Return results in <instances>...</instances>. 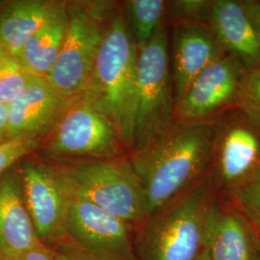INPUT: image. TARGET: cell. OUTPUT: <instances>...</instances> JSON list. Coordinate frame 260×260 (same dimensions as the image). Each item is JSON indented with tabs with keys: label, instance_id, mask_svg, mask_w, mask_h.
Here are the masks:
<instances>
[{
	"label": "cell",
	"instance_id": "obj_1",
	"mask_svg": "<svg viewBox=\"0 0 260 260\" xmlns=\"http://www.w3.org/2000/svg\"><path fill=\"white\" fill-rule=\"evenodd\" d=\"M214 123L177 125L129 158L144 187L148 216L184 193L211 167Z\"/></svg>",
	"mask_w": 260,
	"mask_h": 260
},
{
	"label": "cell",
	"instance_id": "obj_2",
	"mask_svg": "<svg viewBox=\"0 0 260 260\" xmlns=\"http://www.w3.org/2000/svg\"><path fill=\"white\" fill-rule=\"evenodd\" d=\"M137 54L119 5L80 94L111 121L129 153L135 121Z\"/></svg>",
	"mask_w": 260,
	"mask_h": 260
},
{
	"label": "cell",
	"instance_id": "obj_3",
	"mask_svg": "<svg viewBox=\"0 0 260 260\" xmlns=\"http://www.w3.org/2000/svg\"><path fill=\"white\" fill-rule=\"evenodd\" d=\"M218 190L211 170L184 193L141 223L137 260H196L203 250L205 215Z\"/></svg>",
	"mask_w": 260,
	"mask_h": 260
},
{
	"label": "cell",
	"instance_id": "obj_4",
	"mask_svg": "<svg viewBox=\"0 0 260 260\" xmlns=\"http://www.w3.org/2000/svg\"><path fill=\"white\" fill-rule=\"evenodd\" d=\"M53 163L72 198L93 203L135 229L147 219L145 190L129 153Z\"/></svg>",
	"mask_w": 260,
	"mask_h": 260
},
{
	"label": "cell",
	"instance_id": "obj_5",
	"mask_svg": "<svg viewBox=\"0 0 260 260\" xmlns=\"http://www.w3.org/2000/svg\"><path fill=\"white\" fill-rule=\"evenodd\" d=\"M137 50L135 121L130 152L146 149L177 123L166 21Z\"/></svg>",
	"mask_w": 260,
	"mask_h": 260
},
{
	"label": "cell",
	"instance_id": "obj_6",
	"mask_svg": "<svg viewBox=\"0 0 260 260\" xmlns=\"http://www.w3.org/2000/svg\"><path fill=\"white\" fill-rule=\"evenodd\" d=\"M118 6L114 1H68L65 41L46 77L66 98L74 99L82 93Z\"/></svg>",
	"mask_w": 260,
	"mask_h": 260
},
{
	"label": "cell",
	"instance_id": "obj_7",
	"mask_svg": "<svg viewBox=\"0 0 260 260\" xmlns=\"http://www.w3.org/2000/svg\"><path fill=\"white\" fill-rule=\"evenodd\" d=\"M35 152L39 157L53 162L129 153L111 121L80 95L67 104Z\"/></svg>",
	"mask_w": 260,
	"mask_h": 260
},
{
	"label": "cell",
	"instance_id": "obj_8",
	"mask_svg": "<svg viewBox=\"0 0 260 260\" xmlns=\"http://www.w3.org/2000/svg\"><path fill=\"white\" fill-rule=\"evenodd\" d=\"M29 156L19 162L24 199L39 240L51 247L67 237L73 198L52 161Z\"/></svg>",
	"mask_w": 260,
	"mask_h": 260
},
{
	"label": "cell",
	"instance_id": "obj_9",
	"mask_svg": "<svg viewBox=\"0 0 260 260\" xmlns=\"http://www.w3.org/2000/svg\"><path fill=\"white\" fill-rule=\"evenodd\" d=\"M211 173L218 189L228 190L260 166V126L238 108L214 122Z\"/></svg>",
	"mask_w": 260,
	"mask_h": 260
},
{
	"label": "cell",
	"instance_id": "obj_10",
	"mask_svg": "<svg viewBox=\"0 0 260 260\" xmlns=\"http://www.w3.org/2000/svg\"><path fill=\"white\" fill-rule=\"evenodd\" d=\"M245 71L228 55L208 66L196 77L176 105L177 123H214L224 113L237 108Z\"/></svg>",
	"mask_w": 260,
	"mask_h": 260
},
{
	"label": "cell",
	"instance_id": "obj_11",
	"mask_svg": "<svg viewBox=\"0 0 260 260\" xmlns=\"http://www.w3.org/2000/svg\"><path fill=\"white\" fill-rule=\"evenodd\" d=\"M131 223L102 207L73 198L67 220V237L88 251L118 260H137Z\"/></svg>",
	"mask_w": 260,
	"mask_h": 260
},
{
	"label": "cell",
	"instance_id": "obj_12",
	"mask_svg": "<svg viewBox=\"0 0 260 260\" xmlns=\"http://www.w3.org/2000/svg\"><path fill=\"white\" fill-rule=\"evenodd\" d=\"M203 248L210 260H260V236L230 204L215 200L205 215Z\"/></svg>",
	"mask_w": 260,
	"mask_h": 260
},
{
	"label": "cell",
	"instance_id": "obj_13",
	"mask_svg": "<svg viewBox=\"0 0 260 260\" xmlns=\"http://www.w3.org/2000/svg\"><path fill=\"white\" fill-rule=\"evenodd\" d=\"M170 55L177 105L196 77L224 54L208 25L176 22L170 38Z\"/></svg>",
	"mask_w": 260,
	"mask_h": 260
},
{
	"label": "cell",
	"instance_id": "obj_14",
	"mask_svg": "<svg viewBox=\"0 0 260 260\" xmlns=\"http://www.w3.org/2000/svg\"><path fill=\"white\" fill-rule=\"evenodd\" d=\"M42 243L28 211L19 163L0 176V252L19 260Z\"/></svg>",
	"mask_w": 260,
	"mask_h": 260
},
{
	"label": "cell",
	"instance_id": "obj_15",
	"mask_svg": "<svg viewBox=\"0 0 260 260\" xmlns=\"http://www.w3.org/2000/svg\"><path fill=\"white\" fill-rule=\"evenodd\" d=\"M71 100L59 93L46 77L37 76L19 100L8 106L7 138L42 139Z\"/></svg>",
	"mask_w": 260,
	"mask_h": 260
},
{
	"label": "cell",
	"instance_id": "obj_16",
	"mask_svg": "<svg viewBox=\"0 0 260 260\" xmlns=\"http://www.w3.org/2000/svg\"><path fill=\"white\" fill-rule=\"evenodd\" d=\"M209 27L224 55L245 70L260 65L254 29L242 1L214 0Z\"/></svg>",
	"mask_w": 260,
	"mask_h": 260
},
{
	"label": "cell",
	"instance_id": "obj_17",
	"mask_svg": "<svg viewBox=\"0 0 260 260\" xmlns=\"http://www.w3.org/2000/svg\"><path fill=\"white\" fill-rule=\"evenodd\" d=\"M68 22V1L56 0L42 26L28 40L16 59L33 75L47 77L61 52Z\"/></svg>",
	"mask_w": 260,
	"mask_h": 260
},
{
	"label": "cell",
	"instance_id": "obj_18",
	"mask_svg": "<svg viewBox=\"0 0 260 260\" xmlns=\"http://www.w3.org/2000/svg\"><path fill=\"white\" fill-rule=\"evenodd\" d=\"M56 0H8L0 13V47L17 58L47 19Z\"/></svg>",
	"mask_w": 260,
	"mask_h": 260
},
{
	"label": "cell",
	"instance_id": "obj_19",
	"mask_svg": "<svg viewBox=\"0 0 260 260\" xmlns=\"http://www.w3.org/2000/svg\"><path fill=\"white\" fill-rule=\"evenodd\" d=\"M121 6L125 26L137 49L144 47L166 21L168 1L126 0Z\"/></svg>",
	"mask_w": 260,
	"mask_h": 260
},
{
	"label": "cell",
	"instance_id": "obj_20",
	"mask_svg": "<svg viewBox=\"0 0 260 260\" xmlns=\"http://www.w3.org/2000/svg\"><path fill=\"white\" fill-rule=\"evenodd\" d=\"M224 192L230 205L251 223L260 236V166Z\"/></svg>",
	"mask_w": 260,
	"mask_h": 260
},
{
	"label": "cell",
	"instance_id": "obj_21",
	"mask_svg": "<svg viewBox=\"0 0 260 260\" xmlns=\"http://www.w3.org/2000/svg\"><path fill=\"white\" fill-rule=\"evenodd\" d=\"M36 77L16 58H9L0 67V104L9 106L17 102Z\"/></svg>",
	"mask_w": 260,
	"mask_h": 260
},
{
	"label": "cell",
	"instance_id": "obj_22",
	"mask_svg": "<svg viewBox=\"0 0 260 260\" xmlns=\"http://www.w3.org/2000/svg\"><path fill=\"white\" fill-rule=\"evenodd\" d=\"M237 108L260 126V65L245 71L239 87Z\"/></svg>",
	"mask_w": 260,
	"mask_h": 260
},
{
	"label": "cell",
	"instance_id": "obj_23",
	"mask_svg": "<svg viewBox=\"0 0 260 260\" xmlns=\"http://www.w3.org/2000/svg\"><path fill=\"white\" fill-rule=\"evenodd\" d=\"M214 0L168 1L167 16L176 22H196L209 26Z\"/></svg>",
	"mask_w": 260,
	"mask_h": 260
},
{
	"label": "cell",
	"instance_id": "obj_24",
	"mask_svg": "<svg viewBox=\"0 0 260 260\" xmlns=\"http://www.w3.org/2000/svg\"><path fill=\"white\" fill-rule=\"evenodd\" d=\"M41 139L34 137H17L0 145V176L18 164L23 158L35 153Z\"/></svg>",
	"mask_w": 260,
	"mask_h": 260
},
{
	"label": "cell",
	"instance_id": "obj_25",
	"mask_svg": "<svg viewBox=\"0 0 260 260\" xmlns=\"http://www.w3.org/2000/svg\"><path fill=\"white\" fill-rule=\"evenodd\" d=\"M48 248L54 260H118L88 251L69 238Z\"/></svg>",
	"mask_w": 260,
	"mask_h": 260
},
{
	"label": "cell",
	"instance_id": "obj_26",
	"mask_svg": "<svg viewBox=\"0 0 260 260\" xmlns=\"http://www.w3.org/2000/svg\"><path fill=\"white\" fill-rule=\"evenodd\" d=\"M242 2L251 19L260 53V1L246 0Z\"/></svg>",
	"mask_w": 260,
	"mask_h": 260
},
{
	"label": "cell",
	"instance_id": "obj_27",
	"mask_svg": "<svg viewBox=\"0 0 260 260\" xmlns=\"http://www.w3.org/2000/svg\"><path fill=\"white\" fill-rule=\"evenodd\" d=\"M19 260H54L49 248L41 244L33 250L26 252Z\"/></svg>",
	"mask_w": 260,
	"mask_h": 260
},
{
	"label": "cell",
	"instance_id": "obj_28",
	"mask_svg": "<svg viewBox=\"0 0 260 260\" xmlns=\"http://www.w3.org/2000/svg\"><path fill=\"white\" fill-rule=\"evenodd\" d=\"M8 134V106L0 104V145L6 142Z\"/></svg>",
	"mask_w": 260,
	"mask_h": 260
},
{
	"label": "cell",
	"instance_id": "obj_29",
	"mask_svg": "<svg viewBox=\"0 0 260 260\" xmlns=\"http://www.w3.org/2000/svg\"><path fill=\"white\" fill-rule=\"evenodd\" d=\"M9 58H11V57L8 55V53L3 48L0 47V67L3 65Z\"/></svg>",
	"mask_w": 260,
	"mask_h": 260
},
{
	"label": "cell",
	"instance_id": "obj_30",
	"mask_svg": "<svg viewBox=\"0 0 260 260\" xmlns=\"http://www.w3.org/2000/svg\"><path fill=\"white\" fill-rule=\"evenodd\" d=\"M196 260H210L209 259V255H208V253H207V251H206L205 248H203V250L200 252L199 256L197 257Z\"/></svg>",
	"mask_w": 260,
	"mask_h": 260
},
{
	"label": "cell",
	"instance_id": "obj_31",
	"mask_svg": "<svg viewBox=\"0 0 260 260\" xmlns=\"http://www.w3.org/2000/svg\"><path fill=\"white\" fill-rule=\"evenodd\" d=\"M7 1H8V0H0V13H1L2 9L5 7Z\"/></svg>",
	"mask_w": 260,
	"mask_h": 260
},
{
	"label": "cell",
	"instance_id": "obj_32",
	"mask_svg": "<svg viewBox=\"0 0 260 260\" xmlns=\"http://www.w3.org/2000/svg\"><path fill=\"white\" fill-rule=\"evenodd\" d=\"M0 260H8V259H7V258H6V257H5V256H4V255H3V254H2V253H1V252H0Z\"/></svg>",
	"mask_w": 260,
	"mask_h": 260
}]
</instances>
